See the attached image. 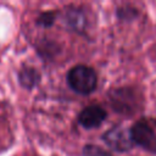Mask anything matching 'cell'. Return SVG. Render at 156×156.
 <instances>
[{
    "label": "cell",
    "instance_id": "obj_1",
    "mask_svg": "<svg viewBox=\"0 0 156 156\" xmlns=\"http://www.w3.org/2000/svg\"><path fill=\"white\" fill-rule=\"evenodd\" d=\"M67 83L76 93L87 95L95 90L98 77L91 67L85 65H77L72 67L67 73Z\"/></svg>",
    "mask_w": 156,
    "mask_h": 156
},
{
    "label": "cell",
    "instance_id": "obj_2",
    "mask_svg": "<svg viewBox=\"0 0 156 156\" xmlns=\"http://www.w3.org/2000/svg\"><path fill=\"white\" fill-rule=\"evenodd\" d=\"M134 144L156 154V118L144 117L138 119L130 128Z\"/></svg>",
    "mask_w": 156,
    "mask_h": 156
},
{
    "label": "cell",
    "instance_id": "obj_3",
    "mask_svg": "<svg viewBox=\"0 0 156 156\" xmlns=\"http://www.w3.org/2000/svg\"><path fill=\"white\" fill-rule=\"evenodd\" d=\"M102 139L110 147L116 151H128L134 145L130 129L127 130L121 126H116L108 129L104 134Z\"/></svg>",
    "mask_w": 156,
    "mask_h": 156
},
{
    "label": "cell",
    "instance_id": "obj_4",
    "mask_svg": "<svg viewBox=\"0 0 156 156\" xmlns=\"http://www.w3.org/2000/svg\"><path fill=\"white\" fill-rule=\"evenodd\" d=\"M106 116H107V113L101 106L90 105L80 111V113L78 115V122L84 128L90 129V128L99 127L105 121Z\"/></svg>",
    "mask_w": 156,
    "mask_h": 156
},
{
    "label": "cell",
    "instance_id": "obj_5",
    "mask_svg": "<svg viewBox=\"0 0 156 156\" xmlns=\"http://www.w3.org/2000/svg\"><path fill=\"white\" fill-rule=\"evenodd\" d=\"M20 80L26 87H32L38 80V74L33 68H26L20 74Z\"/></svg>",
    "mask_w": 156,
    "mask_h": 156
},
{
    "label": "cell",
    "instance_id": "obj_6",
    "mask_svg": "<svg viewBox=\"0 0 156 156\" xmlns=\"http://www.w3.org/2000/svg\"><path fill=\"white\" fill-rule=\"evenodd\" d=\"M83 156H112L105 149L96 146V145H85L83 149Z\"/></svg>",
    "mask_w": 156,
    "mask_h": 156
},
{
    "label": "cell",
    "instance_id": "obj_7",
    "mask_svg": "<svg viewBox=\"0 0 156 156\" xmlns=\"http://www.w3.org/2000/svg\"><path fill=\"white\" fill-rule=\"evenodd\" d=\"M52 22H54V13L52 12H45L38 18V23L41 26H45V27L51 26Z\"/></svg>",
    "mask_w": 156,
    "mask_h": 156
}]
</instances>
